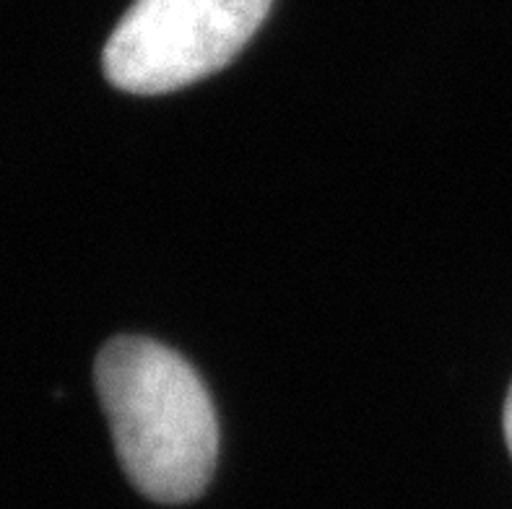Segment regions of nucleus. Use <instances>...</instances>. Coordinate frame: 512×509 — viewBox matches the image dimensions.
<instances>
[{
    "mask_svg": "<svg viewBox=\"0 0 512 509\" xmlns=\"http://www.w3.org/2000/svg\"><path fill=\"white\" fill-rule=\"evenodd\" d=\"M94 380L130 484L162 504L201 497L216 468L219 424L188 361L151 338L120 336L99 351Z\"/></svg>",
    "mask_w": 512,
    "mask_h": 509,
    "instance_id": "1",
    "label": "nucleus"
},
{
    "mask_svg": "<svg viewBox=\"0 0 512 509\" xmlns=\"http://www.w3.org/2000/svg\"><path fill=\"white\" fill-rule=\"evenodd\" d=\"M273 0H136L102 52L115 89L167 94L221 71L250 42Z\"/></svg>",
    "mask_w": 512,
    "mask_h": 509,
    "instance_id": "2",
    "label": "nucleus"
},
{
    "mask_svg": "<svg viewBox=\"0 0 512 509\" xmlns=\"http://www.w3.org/2000/svg\"><path fill=\"white\" fill-rule=\"evenodd\" d=\"M502 424H505V439H507V450L512 455V387L510 393H507V403H505V416H502Z\"/></svg>",
    "mask_w": 512,
    "mask_h": 509,
    "instance_id": "3",
    "label": "nucleus"
}]
</instances>
